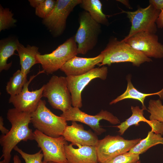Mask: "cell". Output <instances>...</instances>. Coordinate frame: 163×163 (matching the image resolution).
<instances>
[{
    "label": "cell",
    "instance_id": "1",
    "mask_svg": "<svg viewBox=\"0 0 163 163\" xmlns=\"http://www.w3.org/2000/svg\"><path fill=\"white\" fill-rule=\"evenodd\" d=\"M7 118L11 127L7 133L0 137L2 152L0 159L3 158L0 163L10 162L12 151L21 141L34 140V132L29 126L31 123L30 113L11 108L8 111Z\"/></svg>",
    "mask_w": 163,
    "mask_h": 163
},
{
    "label": "cell",
    "instance_id": "2",
    "mask_svg": "<svg viewBox=\"0 0 163 163\" xmlns=\"http://www.w3.org/2000/svg\"><path fill=\"white\" fill-rule=\"evenodd\" d=\"M101 54L103 59L100 66L106 65L110 66L115 63L130 62L133 65L139 67L143 63L152 61L140 51L116 37L110 39Z\"/></svg>",
    "mask_w": 163,
    "mask_h": 163
},
{
    "label": "cell",
    "instance_id": "3",
    "mask_svg": "<svg viewBox=\"0 0 163 163\" xmlns=\"http://www.w3.org/2000/svg\"><path fill=\"white\" fill-rule=\"evenodd\" d=\"M41 100L36 110L31 113V123L36 129L48 136L57 137L62 134L67 125V121L54 114Z\"/></svg>",
    "mask_w": 163,
    "mask_h": 163
},
{
    "label": "cell",
    "instance_id": "4",
    "mask_svg": "<svg viewBox=\"0 0 163 163\" xmlns=\"http://www.w3.org/2000/svg\"><path fill=\"white\" fill-rule=\"evenodd\" d=\"M79 21V26L74 38L77 43L78 53L85 55L96 45L101 26L85 11L80 14Z\"/></svg>",
    "mask_w": 163,
    "mask_h": 163
},
{
    "label": "cell",
    "instance_id": "5",
    "mask_svg": "<svg viewBox=\"0 0 163 163\" xmlns=\"http://www.w3.org/2000/svg\"><path fill=\"white\" fill-rule=\"evenodd\" d=\"M78 54L77 45L74 37H71L51 53L38 54L37 58L45 72L50 74L60 69L67 61Z\"/></svg>",
    "mask_w": 163,
    "mask_h": 163
},
{
    "label": "cell",
    "instance_id": "6",
    "mask_svg": "<svg viewBox=\"0 0 163 163\" xmlns=\"http://www.w3.org/2000/svg\"><path fill=\"white\" fill-rule=\"evenodd\" d=\"M44 85L43 97L47 98L53 108L63 112L72 107L71 96L66 77L53 75Z\"/></svg>",
    "mask_w": 163,
    "mask_h": 163
},
{
    "label": "cell",
    "instance_id": "7",
    "mask_svg": "<svg viewBox=\"0 0 163 163\" xmlns=\"http://www.w3.org/2000/svg\"><path fill=\"white\" fill-rule=\"evenodd\" d=\"M160 12L151 4L145 8L140 7L134 11L122 10V13L126 14L131 24L128 34L122 40H125L140 32L155 34L157 31L156 21Z\"/></svg>",
    "mask_w": 163,
    "mask_h": 163
},
{
    "label": "cell",
    "instance_id": "8",
    "mask_svg": "<svg viewBox=\"0 0 163 163\" xmlns=\"http://www.w3.org/2000/svg\"><path fill=\"white\" fill-rule=\"evenodd\" d=\"M141 140H129L119 136L109 135L99 140L96 146L98 163H107L115 156L128 152Z\"/></svg>",
    "mask_w": 163,
    "mask_h": 163
},
{
    "label": "cell",
    "instance_id": "9",
    "mask_svg": "<svg viewBox=\"0 0 163 163\" xmlns=\"http://www.w3.org/2000/svg\"><path fill=\"white\" fill-rule=\"evenodd\" d=\"M34 132V140L43 155V161L68 163L65 151V146L68 143L63 136L53 137L37 129Z\"/></svg>",
    "mask_w": 163,
    "mask_h": 163
},
{
    "label": "cell",
    "instance_id": "10",
    "mask_svg": "<svg viewBox=\"0 0 163 163\" xmlns=\"http://www.w3.org/2000/svg\"><path fill=\"white\" fill-rule=\"evenodd\" d=\"M82 0H57L51 13L43 19V23L55 37L61 35L66 26L67 18L75 7Z\"/></svg>",
    "mask_w": 163,
    "mask_h": 163
},
{
    "label": "cell",
    "instance_id": "11",
    "mask_svg": "<svg viewBox=\"0 0 163 163\" xmlns=\"http://www.w3.org/2000/svg\"><path fill=\"white\" fill-rule=\"evenodd\" d=\"M60 116L67 121L79 122L86 124L98 135L105 131L99 125L100 120H105L114 125L120 123L117 117L107 111L102 110L97 114L91 115L82 111L78 107L72 106L66 111L62 112Z\"/></svg>",
    "mask_w": 163,
    "mask_h": 163
},
{
    "label": "cell",
    "instance_id": "12",
    "mask_svg": "<svg viewBox=\"0 0 163 163\" xmlns=\"http://www.w3.org/2000/svg\"><path fill=\"white\" fill-rule=\"evenodd\" d=\"M107 73V67L103 66L100 68H94L82 75L66 76L68 86L71 93L73 107L79 108L82 107V104L81 94L85 87L95 78L105 80Z\"/></svg>",
    "mask_w": 163,
    "mask_h": 163
},
{
    "label": "cell",
    "instance_id": "13",
    "mask_svg": "<svg viewBox=\"0 0 163 163\" xmlns=\"http://www.w3.org/2000/svg\"><path fill=\"white\" fill-rule=\"evenodd\" d=\"M122 40L149 58L163 57V44L158 42V36L155 34L140 32Z\"/></svg>",
    "mask_w": 163,
    "mask_h": 163
},
{
    "label": "cell",
    "instance_id": "14",
    "mask_svg": "<svg viewBox=\"0 0 163 163\" xmlns=\"http://www.w3.org/2000/svg\"><path fill=\"white\" fill-rule=\"evenodd\" d=\"M45 73L43 70L38 73L30 76L24 85L22 91L18 94L10 96L9 103L12 104L14 108L24 112L31 113L37 107L42 97L44 88V85L40 88L34 91H30L28 86L33 79L39 74Z\"/></svg>",
    "mask_w": 163,
    "mask_h": 163
},
{
    "label": "cell",
    "instance_id": "15",
    "mask_svg": "<svg viewBox=\"0 0 163 163\" xmlns=\"http://www.w3.org/2000/svg\"><path fill=\"white\" fill-rule=\"evenodd\" d=\"M67 141L78 147L80 145L96 146L99 140L97 135L90 130L84 129L82 125L72 121L70 126L67 125L62 135Z\"/></svg>",
    "mask_w": 163,
    "mask_h": 163
},
{
    "label": "cell",
    "instance_id": "16",
    "mask_svg": "<svg viewBox=\"0 0 163 163\" xmlns=\"http://www.w3.org/2000/svg\"><path fill=\"white\" fill-rule=\"evenodd\" d=\"M100 54L92 58H82L75 56L67 61L60 69L66 76H76L85 74L94 68L103 61Z\"/></svg>",
    "mask_w": 163,
    "mask_h": 163
},
{
    "label": "cell",
    "instance_id": "17",
    "mask_svg": "<svg viewBox=\"0 0 163 163\" xmlns=\"http://www.w3.org/2000/svg\"><path fill=\"white\" fill-rule=\"evenodd\" d=\"M66 145L65 151L68 163H98L96 146L80 145L75 148Z\"/></svg>",
    "mask_w": 163,
    "mask_h": 163
},
{
    "label": "cell",
    "instance_id": "18",
    "mask_svg": "<svg viewBox=\"0 0 163 163\" xmlns=\"http://www.w3.org/2000/svg\"><path fill=\"white\" fill-rule=\"evenodd\" d=\"M132 115L129 118L121 123L120 125L115 126L119 129L118 132L120 135L123 134L125 132L130 126L135 125L138 126L140 122H145L151 127V131L156 134L163 135V123L154 120H150L146 119L143 116L145 109H141L138 106H131Z\"/></svg>",
    "mask_w": 163,
    "mask_h": 163
},
{
    "label": "cell",
    "instance_id": "19",
    "mask_svg": "<svg viewBox=\"0 0 163 163\" xmlns=\"http://www.w3.org/2000/svg\"><path fill=\"white\" fill-rule=\"evenodd\" d=\"M38 47L29 45L25 47L19 43L17 51L20 58L21 70L25 75L30 72L31 68L39 62L37 58V54H40Z\"/></svg>",
    "mask_w": 163,
    "mask_h": 163
},
{
    "label": "cell",
    "instance_id": "20",
    "mask_svg": "<svg viewBox=\"0 0 163 163\" xmlns=\"http://www.w3.org/2000/svg\"><path fill=\"white\" fill-rule=\"evenodd\" d=\"M19 42L16 37H9L0 41V72L7 70L11 66L12 62L7 60L17 51Z\"/></svg>",
    "mask_w": 163,
    "mask_h": 163
},
{
    "label": "cell",
    "instance_id": "21",
    "mask_svg": "<svg viewBox=\"0 0 163 163\" xmlns=\"http://www.w3.org/2000/svg\"><path fill=\"white\" fill-rule=\"evenodd\" d=\"M154 95H159L161 99H163V88L158 92L146 94L141 92L137 90L132 84L131 79H127V84L126 89L125 91L122 94L117 97L110 102L111 105L126 99H133L139 101L141 103L142 107L147 110L144 104V101L147 97Z\"/></svg>",
    "mask_w": 163,
    "mask_h": 163
},
{
    "label": "cell",
    "instance_id": "22",
    "mask_svg": "<svg viewBox=\"0 0 163 163\" xmlns=\"http://www.w3.org/2000/svg\"><path fill=\"white\" fill-rule=\"evenodd\" d=\"M80 5L97 23L100 24L108 25V20L103 12L102 3L100 0H82Z\"/></svg>",
    "mask_w": 163,
    "mask_h": 163
},
{
    "label": "cell",
    "instance_id": "23",
    "mask_svg": "<svg viewBox=\"0 0 163 163\" xmlns=\"http://www.w3.org/2000/svg\"><path fill=\"white\" fill-rule=\"evenodd\" d=\"M159 144L163 145V137L162 135L155 133L151 131L149 132L145 138L141 139L128 152L139 155L145 152L151 147Z\"/></svg>",
    "mask_w": 163,
    "mask_h": 163
},
{
    "label": "cell",
    "instance_id": "24",
    "mask_svg": "<svg viewBox=\"0 0 163 163\" xmlns=\"http://www.w3.org/2000/svg\"><path fill=\"white\" fill-rule=\"evenodd\" d=\"M27 75H24L21 69L15 72L10 78L6 86L7 92L10 96L16 95L22 91L25 83L27 81Z\"/></svg>",
    "mask_w": 163,
    "mask_h": 163
},
{
    "label": "cell",
    "instance_id": "25",
    "mask_svg": "<svg viewBox=\"0 0 163 163\" xmlns=\"http://www.w3.org/2000/svg\"><path fill=\"white\" fill-rule=\"evenodd\" d=\"M147 110L150 114L149 120L163 123V105L160 100H150Z\"/></svg>",
    "mask_w": 163,
    "mask_h": 163
},
{
    "label": "cell",
    "instance_id": "26",
    "mask_svg": "<svg viewBox=\"0 0 163 163\" xmlns=\"http://www.w3.org/2000/svg\"><path fill=\"white\" fill-rule=\"evenodd\" d=\"M14 14L9 8L0 5V31L13 26L17 20L13 17Z\"/></svg>",
    "mask_w": 163,
    "mask_h": 163
},
{
    "label": "cell",
    "instance_id": "27",
    "mask_svg": "<svg viewBox=\"0 0 163 163\" xmlns=\"http://www.w3.org/2000/svg\"><path fill=\"white\" fill-rule=\"evenodd\" d=\"M56 0H44L35 8V14L40 18L44 19L51 13L54 9Z\"/></svg>",
    "mask_w": 163,
    "mask_h": 163
},
{
    "label": "cell",
    "instance_id": "28",
    "mask_svg": "<svg viewBox=\"0 0 163 163\" xmlns=\"http://www.w3.org/2000/svg\"><path fill=\"white\" fill-rule=\"evenodd\" d=\"M14 149L18 153L24 160L25 163H42L43 155L42 150L34 154H29L25 152L16 146Z\"/></svg>",
    "mask_w": 163,
    "mask_h": 163
},
{
    "label": "cell",
    "instance_id": "29",
    "mask_svg": "<svg viewBox=\"0 0 163 163\" xmlns=\"http://www.w3.org/2000/svg\"><path fill=\"white\" fill-rule=\"evenodd\" d=\"M139 155L127 152L115 156L107 163H135L139 160Z\"/></svg>",
    "mask_w": 163,
    "mask_h": 163
},
{
    "label": "cell",
    "instance_id": "30",
    "mask_svg": "<svg viewBox=\"0 0 163 163\" xmlns=\"http://www.w3.org/2000/svg\"><path fill=\"white\" fill-rule=\"evenodd\" d=\"M149 4L152 5L157 10L160 11L163 9V0H150Z\"/></svg>",
    "mask_w": 163,
    "mask_h": 163
},
{
    "label": "cell",
    "instance_id": "31",
    "mask_svg": "<svg viewBox=\"0 0 163 163\" xmlns=\"http://www.w3.org/2000/svg\"><path fill=\"white\" fill-rule=\"evenodd\" d=\"M157 27L158 28H163V9L161 11L156 21Z\"/></svg>",
    "mask_w": 163,
    "mask_h": 163
},
{
    "label": "cell",
    "instance_id": "32",
    "mask_svg": "<svg viewBox=\"0 0 163 163\" xmlns=\"http://www.w3.org/2000/svg\"><path fill=\"white\" fill-rule=\"evenodd\" d=\"M0 130L2 135L6 134L9 131L4 126V120L2 116L0 117Z\"/></svg>",
    "mask_w": 163,
    "mask_h": 163
},
{
    "label": "cell",
    "instance_id": "33",
    "mask_svg": "<svg viewBox=\"0 0 163 163\" xmlns=\"http://www.w3.org/2000/svg\"><path fill=\"white\" fill-rule=\"evenodd\" d=\"M44 0H29L30 5L36 8L41 4Z\"/></svg>",
    "mask_w": 163,
    "mask_h": 163
},
{
    "label": "cell",
    "instance_id": "34",
    "mask_svg": "<svg viewBox=\"0 0 163 163\" xmlns=\"http://www.w3.org/2000/svg\"><path fill=\"white\" fill-rule=\"evenodd\" d=\"M117 1L119 2L124 5L129 9H132V8L130 5L129 1L127 0H117Z\"/></svg>",
    "mask_w": 163,
    "mask_h": 163
},
{
    "label": "cell",
    "instance_id": "35",
    "mask_svg": "<svg viewBox=\"0 0 163 163\" xmlns=\"http://www.w3.org/2000/svg\"><path fill=\"white\" fill-rule=\"evenodd\" d=\"M13 163H21V161L19 156L17 155H14L13 158Z\"/></svg>",
    "mask_w": 163,
    "mask_h": 163
},
{
    "label": "cell",
    "instance_id": "36",
    "mask_svg": "<svg viewBox=\"0 0 163 163\" xmlns=\"http://www.w3.org/2000/svg\"><path fill=\"white\" fill-rule=\"evenodd\" d=\"M42 163H56L53 162H44L43 161Z\"/></svg>",
    "mask_w": 163,
    "mask_h": 163
},
{
    "label": "cell",
    "instance_id": "37",
    "mask_svg": "<svg viewBox=\"0 0 163 163\" xmlns=\"http://www.w3.org/2000/svg\"><path fill=\"white\" fill-rule=\"evenodd\" d=\"M135 163H141V162H140V160H139L137 162H136Z\"/></svg>",
    "mask_w": 163,
    "mask_h": 163
},
{
    "label": "cell",
    "instance_id": "38",
    "mask_svg": "<svg viewBox=\"0 0 163 163\" xmlns=\"http://www.w3.org/2000/svg\"></svg>",
    "mask_w": 163,
    "mask_h": 163
}]
</instances>
